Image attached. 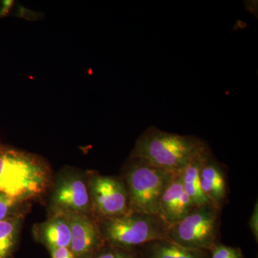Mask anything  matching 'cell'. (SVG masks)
<instances>
[{
  "mask_svg": "<svg viewBox=\"0 0 258 258\" xmlns=\"http://www.w3.org/2000/svg\"><path fill=\"white\" fill-rule=\"evenodd\" d=\"M194 207L183 186L181 171L171 178L159 204V215L169 226L175 225L187 215Z\"/></svg>",
  "mask_w": 258,
  "mask_h": 258,
  "instance_id": "30bf717a",
  "label": "cell"
},
{
  "mask_svg": "<svg viewBox=\"0 0 258 258\" xmlns=\"http://www.w3.org/2000/svg\"><path fill=\"white\" fill-rule=\"evenodd\" d=\"M207 146L206 142L198 137L170 133L151 126L137 139L129 157L142 158L161 169L178 172Z\"/></svg>",
  "mask_w": 258,
  "mask_h": 258,
  "instance_id": "7a4b0ae2",
  "label": "cell"
},
{
  "mask_svg": "<svg viewBox=\"0 0 258 258\" xmlns=\"http://www.w3.org/2000/svg\"><path fill=\"white\" fill-rule=\"evenodd\" d=\"M137 249L142 258L210 257V251L187 248L166 239L153 241Z\"/></svg>",
  "mask_w": 258,
  "mask_h": 258,
  "instance_id": "7c38bea8",
  "label": "cell"
},
{
  "mask_svg": "<svg viewBox=\"0 0 258 258\" xmlns=\"http://www.w3.org/2000/svg\"><path fill=\"white\" fill-rule=\"evenodd\" d=\"M50 208L51 214L74 212L94 217L88 173L72 168L61 171L52 185Z\"/></svg>",
  "mask_w": 258,
  "mask_h": 258,
  "instance_id": "8992f818",
  "label": "cell"
},
{
  "mask_svg": "<svg viewBox=\"0 0 258 258\" xmlns=\"http://www.w3.org/2000/svg\"><path fill=\"white\" fill-rule=\"evenodd\" d=\"M210 149V147L207 146L201 152L198 153L181 170L183 186L186 194L189 195L194 206H199L209 203L202 190L200 171L205 156Z\"/></svg>",
  "mask_w": 258,
  "mask_h": 258,
  "instance_id": "4fadbf2b",
  "label": "cell"
},
{
  "mask_svg": "<svg viewBox=\"0 0 258 258\" xmlns=\"http://www.w3.org/2000/svg\"><path fill=\"white\" fill-rule=\"evenodd\" d=\"M221 212L210 203L194 206L181 221L169 227L166 240L187 248L210 251L220 242Z\"/></svg>",
  "mask_w": 258,
  "mask_h": 258,
  "instance_id": "5b68a950",
  "label": "cell"
},
{
  "mask_svg": "<svg viewBox=\"0 0 258 258\" xmlns=\"http://www.w3.org/2000/svg\"><path fill=\"white\" fill-rule=\"evenodd\" d=\"M92 258H142L138 249H128L105 244Z\"/></svg>",
  "mask_w": 258,
  "mask_h": 258,
  "instance_id": "9a60e30c",
  "label": "cell"
},
{
  "mask_svg": "<svg viewBox=\"0 0 258 258\" xmlns=\"http://www.w3.org/2000/svg\"><path fill=\"white\" fill-rule=\"evenodd\" d=\"M249 230L252 232L254 239L257 241L258 240V205L257 201L254 204L253 210L251 214L249 220Z\"/></svg>",
  "mask_w": 258,
  "mask_h": 258,
  "instance_id": "d6986e66",
  "label": "cell"
},
{
  "mask_svg": "<svg viewBox=\"0 0 258 258\" xmlns=\"http://www.w3.org/2000/svg\"><path fill=\"white\" fill-rule=\"evenodd\" d=\"M52 181L45 159L0 142V193L28 203L46 193Z\"/></svg>",
  "mask_w": 258,
  "mask_h": 258,
  "instance_id": "6da1fadb",
  "label": "cell"
},
{
  "mask_svg": "<svg viewBox=\"0 0 258 258\" xmlns=\"http://www.w3.org/2000/svg\"><path fill=\"white\" fill-rule=\"evenodd\" d=\"M209 258H244L240 247H232L218 242L210 250Z\"/></svg>",
  "mask_w": 258,
  "mask_h": 258,
  "instance_id": "e0dca14e",
  "label": "cell"
},
{
  "mask_svg": "<svg viewBox=\"0 0 258 258\" xmlns=\"http://www.w3.org/2000/svg\"><path fill=\"white\" fill-rule=\"evenodd\" d=\"M51 258H76L70 247H48Z\"/></svg>",
  "mask_w": 258,
  "mask_h": 258,
  "instance_id": "ac0fdd59",
  "label": "cell"
},
{
  "mask_svg": "<svg viewBox=\"0 0 258 258\" xmlns=\"http://www.w3.org/2000/svg\"><path fill=\"white\" fill-rule=\"evenodd\" d=\"M93 217L96 220L113 218L130 212L128 191L121 177L88 173Z\"/></svg>",
  "mask_w": 258,
  "mask_h": 258,
  "instance_id": "52a82bcc",
  "label": "cell"
},
{
  "mask_svg": "<svg viewBox=\"0 0 258 258\" xmlns=\"http://www.w3.org/2000/svg\"><path fill=\"white\" fill-rule=\"evenodd\" d=\"M25 213L0 222V258H13L20 238Z\"/></svg>",
  "mask_w": 258,
  "mask_h": 258,
  "instance_id": "5bb4252c",
  "label": "cell"
},
{
  "mask_svg": "<svg viewBox=\"0 0 258 258\" xmlns=\"http://www.w3.org/2000/svg\"><path fill=\"white\" fill-rule=\"evenodd\" d=\"M71 230L70 248L76 258H92L106 243L94 217L83 214L64 212Z\"/></svg>",
  "mask_w": 258,
  "mask_h": 258,
  "instance_id": "ba28073f",
  "label": "cell"
},
{
  "mask_svg": "<svg viewBox=\"0 0 258 258\" xmlns=\"http://www.w3.org/2000/svg\"><path fill=\"white\" fill-rule=\"evenodd\" d=\"M176 172L152 165L145 159L129 157L121 171L128 191L131 211L159 215L164 190Z\"/></svg>",
  "mask_w": 258,
  "mask_h": 258,
  "instance_id": "3957f363",
  "label": "cell"
},
{
  "mask_svg": "<svg viewBox=\"0 0 258 258\" xmlns=\"http://www.w3.org/2000/svg\"><path fill=\"white\" fill-rule=\"evenodd\" d=\"M13 5V1H3L2 3V7L0 8V18L6 16L9 13Z\"/></svg>",
  "mask_w": 258,
  "mask_h": 258,
  "instance_id": "ffe728a7",
  "label": "cell"
},
{
  "mask_svg": "<svg viewBox=\"0 0 258 258\" xmlns=\"http://www.w3.org/2000/svg\"><path fill=\"white\" fill-rule=\"evenodd\" d=\"M107 244L137 249L167 238L169 226L159 215L130 211L121 216L97 220Z\"/></svg>",
  "mask_w": 258,
  "mask_h": 258,
  "instance_id": "277c9868",
  "label": "cell"
},
{
  "mask_svg": "<svg viewBox=\"0 0 258 258\" xmlns=\"http://www.w3.org/2000/svg\"><path fill=\"white\" fill-rule=\"evenodd\" d=\"M35 240L48 247H70L71 230L66 217L60 213L50 214L45 221L34 227Z\"/></svg>",
  "mask_w": 258,
  "mask_h": 258,
  "instance_id": "8fae6325",
  "label": "cell"
},
{
  "mask_svg": "<svg viewBox=\"0 0 258 258\" xmlns=\"http://www.w3.org/2000/svg\"><path fill=\"white\" fill-rule=\"evenodd\" d=\"M26 204L0 193V222L18 214L25 213Z\"/></svg>",
  "mask_w": 258,
  "mask_h": 258,
  "instance_id": "2e32d148",
  "label": "cell"
},
{
  "mask_svg": "<svg viewBox=\"0 0 258 258\" xmlns=\"http://www.w3.org/2000/svg\"><path fill=\"white\" fill-rule=\"evenodd\" d=\"M227 169L211 150L204 159L200 171V184L209 203L222 210L228 202Z\"/></svg>",
  "mask_w": 258,
  "mask_h": 258,
  "instance_id": "9c48e42d",
  "label": "cell"
}]
</instances>
